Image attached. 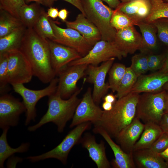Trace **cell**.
I'll return each mask as SVG.
<instances>
[{
    "label": "cell",
    "instance_id": "cell-1",
    "mask_svg": "<svg viewBox=\"0 0 168 168\" xmlns=\"http://www.w3.org/2000/svg\"><path fill=\"white\" fill-rule=\"evenodd\" d=\"M30 65L33 75L44 83H49L56 76L52 65L48 40L33 28H27L19 49Z\"/></svg>",
    "mask_w": 168,
    "mask_h": 168
},
{
    "label": "cell",
    "instance_id": "cell-2",
    "mask_svg": "<svg viewBox=\"0 0 168 168\" xmlns=\"http://www.w3.org/2000/svg\"><path fill=\"white\" fill-rule=\"evenodd\" d=\"M139 96V94L130 92L118 99L110 110H104L100 119L94 126L102 128L111 138H115L135 117Z\"/></svg>",
    "mask_w": 168,
    "mask_h": 168
},
{
    "label": "cell",
    "instance_id": "cell-3",
    "mask_svg": "<svg viewBox=\"0 0 168 168\" xmlns=\"http://www.w3.org/2000/svg\"><path fill=\"white\" fill-rule=\"evenodd\" d=\"M82 87L79 88L68 99L62 98L56 91L48 96V109L45 114L36 124L30 126L28 130L34 132L49 122L56 125L59 133H62L68 121L72 119L81 99L78 97Z\"/></svg>",
    "mask_w": 168,
    "mask_h": 168
},
{
    "label": "cell",
    "instance_id": "cell-4",
    "mask_svg": "<svg viewBox=\"0 0 168 168\" xmlns=\"http://www.w3.org/2000/svg\"><path fill=\"white\" fill-rule=\"evenodd\" d=\"M85 16L98 29L102 40L113 41L116 30L111 26L113 10L101 0H81Z\"/></svg>",
    "mask_w": 168,
    "mask_h": 168
},
{
    "label": "cell",
    "instance_id": "cell-5",
    "mask_svg": "<svg viewBox=\"0 0 168 168\" xmlns=\"http://www.w3.org/2000/svg\"><path fill=\"white\" fill-rule=\"evenodd\" d=\"M167 92H144L139 96L136 108L135 116L144 124H159L165 113Z\"/></svg>",
    "mask_w": 168,
    "mask_h": 168
},
{
    "label": "cell",
    "instance_id": "cell-6",
    "mask_svg": "<svg viewBox=\"0 0 168 168\" xmlns=\"http://www.w3.org/2000/svg\"><path fill=\"white\" fill-rule=\"evenodd\" d=\"M90 122L77 125L70 131L58 146L51 150L41 154L31 156L26 158L32 162H37L49 158H54L63 164H66L69 153L73 146L80 142L82 134L91 127Z\"/></svg>",
    "mask_w": 168,
    "mask_h": 168
},
{
    "label": "cell",
    "instance_id": "cell-7",
    "mask_svg": "<svg viewBox=\"0 0 168 168\" xmlns=\"http://www.w3.org/2000/svg\"><path fill=\"white\" fill-rule=\"evenodd\" d=\"M58 78L55 77L45 88L39 90H32L26 87L22 84L12 85L14 91L22 98L23 102L26 109L25 125H28L32 121H34L37 116L36 105L42 98L49 96L57 90Z\"/></svg>",
    "mask_w": 168,
    "mask_h": 168
},
{
    "label": "cell",
    "instance_id": "cell-8",
    "mask_svg": "<svg viewBox=\"0 0 168 168\" xmlns=\"http://www.w3.org/2000/svg\"><path fill=\"white\" fill-rule=\"evenodd\" d=\"M127 54L121 50L113 41L101 40L97 42L88 53L79 59L69 63L68 65L91 64L97 66L102 62L116 58L119 60Z\"/></svg>",
    "mask_w": 168,
    "mask_h": 168
},
{
    "label": "cell",
    "instance_id": "cell-9",
    "mask_svg": "<svg viewBox=\"0 0 168 168\" xmlns=\"http://www.w3.org/2000/svg\"><path fill=\"white\" fill-rule=\"evenodd\" d=\"M88 65L86 64L71 66L67 64L59 72L57 75L58 77L56 92L62 98H69L78 90L77 82L86 75Z\"/></svg>",
    "mask_w": 168,
    "mask_h": 168
},
{
    "label": "cell",
    "instance_id": "cell-10",
    "mask_svg": "<svg viewBox=\"0 0 168 168\" xmlns=\"http://www.w3.org/2000/svg\"><path fill=\"white\" fill-rule=\"evenodd\" d=\"M115 58H112L104 62L99 66L91 64L87 66L86 71L87 77L84 82L93 84L92 96L94 102L97 105L110 89L108 83L105 82V79Z\"/></svg>",
    "mask_w": 168,
    "mask_h": 168
},
{
    "label": "cell",
    "instance_id": "cell-11",
    "mask_svg": "<svg viewBox=\"0 0 168 168\" xmlns=\"http://www.w3.org/2000/svg\"><path fill=\"white\" fill-rule=\"evenodd\" d=\"M55 36L52 41L75 49L82 56L87 54L93 46L77 30L58 26L49 18Z\"/></svg>",
    "mask_w": 168,
    "mask_h": 168
},
{
    "label": "cell",
    "instance_id": "cell-12",
    "mask_svg": "<svg viewBox=\"0 0 168 168\" xmlns=\"http://www.w3.org/2000/svg\"><path fill=\"white\" fill-rule=\"evenodd\" d=\"M23 102L11 95L6 93L0 96V128L2 129L17 126L20 116L26 112Z\"/></svg>",
    "mask_w": 168,
    "mask_h": 168
},
{
    "label": "cell",
    "instance_id": "cell-13",
    "mask_svg": "<svg viewBox=\"0 0 168 168\" xmlns=\"http://www.w3.org/2000/svg\"><path fill=\"white\" fill-rule=\"evenodd\" d=\"M8 67L11 85L28 83L34 76L30 65L19 50L8 53Z\"/></svg>",
    "mask_w": 168,
    "mask_h": 168
},
{
    "label": "cell",
    "instance_id": "cell-14",
    "mask_svg": "<svg viewBox=\"0 0 168 168\" xmlns=\"http://www.w3.org/2000/svg\"><path fill=\"white\" fill-rule=\"evenodd\" d=\"M103 111L94 102L89 87L77 107L69 127L88 122L94 125L99 121Z\"/></svg>",
    "mask_w": 168,
    "mask_h": 168
},
{
    "label": "cell",
    "instance_id": "cell-15",
    "mask_svg": "<svg viewBox=\"0 0 168 168\" xmlns=\"http://www.w3.org/2000/svg\"><path fill=\"white\" fill-rule=\"evenodd\" d=\"M47 40L49 47L51 63L56 76L69 63L82 57L75 49Z\"/></svg>",
    "mask_w": 168,
    "mask_h": 168
},
{
    "label": "cell",
    "instance_id": "cell-16",
    "mask_svg": "<svg viewBox=\"0 0 168 168\" xmlns=\"http://www.w3.org/2000/svg\"><path fill=\"white\" fill-rule=\"evenodd\" d=\"M144 126V124L135 116L131 122L123 128L115 138L125 152L133 153L134 146L140 138Z\"/></svg>",
    "mask_w": 168,
    "mask_h": 168
},
{
    "label": "cell",
    "instance_id": "cell-17",
    "mask_svg": "<svg viewBox=\"0 0 168 168\" xmlns=\"http://www.w3.org/2000/svg\"><path fill=\"white\" fill-rule=\"evenodd\" d=\"M134 26L116 31L114 41L118 48L127 55L140 50L142 46V35Z\"/></svg>",
    "mask_w": 168,
    "mask_h": 168
},
{
    "label": "cell",
    "instance_id": "cell-18",
    "mask_svg": "<svg viewBox=\"0 0 168 168\" xmlns=\"http://www.w3.org/2000/svg\"><path fill=\"white\" fill-rule=\"evenodd\" d=\"M168 82V72L160 71L139 76L131 92L156 93L163 90L164 85Z\"/></svg>",
    "mask_w": 168,
    "mask_h": 168
},
{
    "label": "cell",
    "instance_id": "cell-19",
    "mask_svg": "<svg viewBox=\"0 0 168 168\" xmlns=\"http://www.w3.org/2000/svg\"><path fill=\"white\" fill-rule=\"evenodd\" d=\"M93 131L100 134L110 146L114 154L115 158L111 162L115 168H135L136 167L133 156V153L125 152L120 146L113 141L111 137L102 128L94 126Z\"/></svg>",
    "mask_w": 168,
    "mask_h": 168
},
{
    "label": "cell",
    "instance_id": "cell-20",
    "mask_svg": "<svg viewBox=\"0 0 168 168\" xmlns=\"http://www.w3.org/2000/svg\"><path fill=\"white\" fill-rule=\"evenodd\" d=\"M83 147L86 149L89 156L95 162L98 168H109L110 164L105 153V143L101 141L100 143L96 141L95 136L86 133L80 142Z\"/></svg>",
    "mask_w": 168,
    "mask_h": 168
},
{
    "label": "cell",
    "instance_id": "cell-21",
    "mask_svg": "<svg viewBox=\"0 0 168 168\" xmlns=\"http://www.w3.org/2000/svg\"><path fill=\"white\" fill-rule=\"evenodd\" d=\"M65 22L67 28L77 30L92 46L102 39L97 27L82 13L79 14L74 21H66Z\"/></svg>",
    "mask_w": 168,
    "mask_h": 168
},
{
    "label": "cell",
    "instance_id": "cell-22",
    "mask_svg": "<svg viewBox=\"0 0 168 168\" xmlns=\"http://www.w3.org/2000/svg\"><path fill=\"white\" fill-rule=\"evenodd\" d=\"M151 9L150 0H133L121 2L115 9L128 15L138 23L144 21Z\"/></svg>",
    "mask_w": 168,
    "mask_h": 168
},
{
    "label": "cell",
    "instance_id": "cell-23",
    "mask_svg": "<svg viewBox=\"0 0 168 168\" xmlns=\"http://www.w3.org/2000/svg\"><path fill=\"white\" fill-rule=\"evenodd\" d=\"M133 156L136 167L168 168V163L158 154L150 148L134 151Z\"/></svg>",
    "mask_w": 168,
    "mask_h": 168
},
{
    "label": "cell",
    "instance_id": "cell-24",
    "mask_svg": "<svg viewBox=\"0 0 168 168\" xmlns=\"http://www.w3.org/2000/svg\"><path fill=\"white\" fill-rule=\"evenodd\" d=\"M144 124V130L134 146L133 152L150 148L163 132L158 124L150 122Z\"/></svg>",
    "mask_w": 168,
    "mask_h": 168
},
{
    "label": "cell",
    "instance_id": "cell-25",
    "mask_svg": "<svg viewBox=\"0 0 168 168\" xmlns=\"http://www.w3.org/2000/svg\"><path fill=\"white\" fill-rule=\"evenodd\" d=\"M139 28L142 39V45L141 52L147 54L156 49L157 47V30L152 23L144 21L138 22L137 25Z\"/></svg>",
    "mask_w": 168,
    "mask_h": 168
},
{
    "label": "cell",
    "instance_id": "cell-26",
    "mask_svg": "<svg viewBox=\"0 0 168 168\" xmlns=\"http://www.w3.org/2000/svg\"><path fill=\"white\" fill-rule=\"evenodd\" d=\"M26 29L23 26L0 38V54L19 50Z\"/></svg>",
    "mask_w": 168,
    "mask_h": 168
},
{
    "label": "cell",
    "instance_id": "cell-27",
    "mask_svg": "<svg viewBox=\"0 0 168 168\" xmlns=\"http://www.w3.org/2000/svg\"><path fill=\"white\" fill-rule=\"evenodd\" d=\"M9 128L2 130L0 137V168H3L4 163L6 159L16 153H22L27 152L30 147L29 142L23 143L16 148H13L9 146L7 139V134Z\"/></svg>",
    "mask_w": 168,
    "mask_h": 168
},
{
    "label": "cell",
    "instance_id": "cell-28",
    "mask_svg": "<svg viewBox=\"0 0 168 168\" xmlns=\"http://www.w3.org/2000/svg\"><path fill=\"white\" fill-rule=\"evenodd\" d=\"M44 10L38 3L26 4L20 10L19 18L26 28H33Z\"/></svg>",
    "mask_w": 168,
    "mask_h": 168
},
{
    "label": "cell",
    "instance_id": "cell-29",
    "mask_svg": "<svg viewBox=\"0 0 168 168\" xmlns=\"http://www.w3.org/2000/svg\"><path fill=\"white\" fill-rule=\"evenodd\" d=\"M23 26H24L20 19L0 9V38Z\"/></svg>",
    "mask_w": 168,
    "mask_h": 168
},
{
    "label": "cell",
    "instance_id": "cell-30",
    "mask_svg": "<svg viewBox=\"0 0 168 168\" xmlns=\"http://www.w3.org/2000/svg\"><path fill=\"white\" fill-rule=\"evenodd\" d=\"M33 28L39 35L44 39L52 40L55 38L49 18L44 10Z\"/></svg>",
    "mask_w": 168,
    "mask_h": 168
},
{
    "label": "cell",
    "instance_id": "cell-31",
    "mask_svg": "<svg viewBox=\"0 0 168 168\" xmlns=\"http://www.w3.org/2000/svg\"><path fill=\"white\" fill-rule=\"evenodd\" d=\"M138 78L130 67H127L115 95L116 98H120L130 93Z\"/></svg>",
    "mask_w": 168,
    "mask_h": 168
},
{
    "label": "cell",
    "instance_id": "cell-32",
    "mask_svg": "<svg viewBox=\"0 0 168 168\" xmlns=\"http://www.w3.org/2000/svg\"><path fill=\"white\" fill-rule=\"evenodd\" d=\"M150 13L144 22L152 23L161 18H168V3L162 0H150Z\"/></svg>",
    "mask_w": 168,
    "mask_h": 168
},
{
    "label": "cell",
    "instance_id": "cell-33",
    "mask_svg": "<svg viewBox=\"0 0 168 168\" xmlns=\"http://www.w3.org/2000/svg\"><path fill=\"white\" fill-rule=\"evenodd\" d=\"M127 67L121 63L113 64L109 72L108 84L113 92H116L125 72Z\"/></svg>",
    "mask_w": 168,
    "mask_h": 168
},
{
    "label": "cell",
    "instance_id": "cell-34",
    "mask_svg": "<svg viewBox=\"0 0 168 168\" xmlns=\"http://www.w3.org/2000/svg\"><path fill=\"white\" fill-rule=\"evenodd\" d=\"M138 23L128 15L116 9L113 10L110 20L112 26L116 31L134 26Z\"/></svg>",
    "mask_w": 168,
    "mask_h": 168
},
{
    "label": "cell",
    "instance_id": "cell-35",
    "mask_svg": "<svg viewBox=\"0 0 168 168\" xmlns=\"http://www.w3.org/2000/svg\"><path fill=\"white\" fill-rule=\"evenodd\" d=\"M8 53L0 54V94L7 93L10 90L8 70Z\"/></svg>",
    "mask_w": 168,
    "mask_h": 168
},
{
    "label": "cell",
    "instance_id": "cell-36",
    "mask_svg": "<svg viewBox=\"0 0 168 168\" xmlns=\"http://www.w3.org/2000/svg\"><path fill=\"white\" fill-rule=\"evenodd\" d=\"M138 77L149 71L147 54L141 52L132 58L130 67Z\"/></svg>",
    "mask_w": 168,
    "mask_h": 168
},
{
    "label": "cell",
    "instance_id": "cell-37",
    "mask_svg": "<svg viewBox=\"0 0 168 168\" xmlns=\"http://www.w3.org/2000/svg\"><path fill=\"white\" fill-rule=\"evenodd\" d=\"M26 4L25 0H0V9L19 18L20 10Z\"/></svg>",
    "mask_w": 168,
    "mask_h": 168
},
{
    "label": "cell",
    "instance_id": "cell-38",
    "mask_svg": "<svg viewBox=\"0 0 168 168\" xmlns=\"http://www.w3.org/2000/svg\"><path fill=\"white\" fill-rule=\"evenodd\" d=\"M152 23L156 28L159 40L168 47V18H159Z\"/></svg>",
    "mask_w": 168,
    "mask_h": 168
},
{
    "label": "cell",
    "instance_id": "cell-39",
    "mask_svg": "<svg viewBox=\"0 0 168 168\" xmlns=\"http://www.w3.org/2000/svg\"><path fill=\"white\" fill-rule=\"evenodd\" d=\"M165 54H150L147 55L149 71L154 72L162 67L165 59Z\"/></svg>",
    "mask_w": 168,
    "mask_h": 168
},
{
    "label": "cell",
    "instance_id": "cell-40",
    "mask_svg": "<svg viewBox=\"0 0 168 168\" xmlns=\"http://www.w3.org/2000/svg\"><path fill=\"white\" fill-rule=\"evenodd\" d=\"M168 148V134L163 132L150 148L158 154L162 152Z\"/></svg>",
    "mask_w": 168,
    "mask_h": 168
},
{
    "label": "cell",
    "instance_id": "cell-41",
    "mask_svg": "<svg viewBox=\"0 0 168 168\" xmlns=\"http://www.w3.org/2000/svg\"><path fill=\"white\" fill-rule=\"evenodd\" d=\"M57 0H43V5L46 7H51L54 2ZM72 5L77 8L85 16V12L81 0H63Z\"/></svg>",
    "mask_w": 168,
    "mask_h": 168
},
{
    "label": "cell",
    "instance_id": "cell-42",
    "mask_svg": "<svg viewBox=\"0 0 168 168\" xmlns=\"http://www.w3.org/2000/svg\"><path fill=\"white\" fill-rule=\"evenodd\" d=\"M159 125L163 132L168 134V113L165 112L164 113Z\"/></svg>",
    "mask_w": 168,
    "mask_h": 168
},
{
    "label": "cell",
    "instance_id": "cell-43",
    "mask_svg": "<svg viewBox=\"0 0 168 168\" xmlns=\"http://www.w3.org/2000/svg\"><path fill=\"white\" fill-rule=\"evenodd\" d=\"M58 12L57 8L51 7L47 10V16L49 17L55 19L58 16Z\"/></svg>",
    "mask_w": 168,
    "mask_h": 168
},
{
    "label": "cell",
    "instance_id": "cell-44",
    "mask_svg": "<svg viewBox=\"0 0 168 168\" xmlns=\"http://www.w3.org/2000/svg\"><path fill=\"white\" fill-rule=\"evenodd\" d=\"M106 2L110 7L112 8H117L121 3L119 0H101Z\"/></svg>",
    "mask_w": 168,
    "mask_h": 168
},
{
    "label": "cell",
    "instance_id": "cell-45",
    "mask_svg": "<svg viewBox=\"0 0 168 168\" xmlns=\"http://www.w3.org/2000/svg\"><path fill=\"white\" fill-rule=\"evenodd\" d=\"M159 71L163 72H168V51L165 54V56L163 65Z\"/></svg>",
    "mask_w": 168,
    "mask_h": 168
},
{
    "label": "cell",
    "instance_id": "cell-46",
    "mask_svg": "<svg viewBox=\"0 0 168 168\" xmlns=\"http://www.w3.org/2000/svg\"><path fill=\"white\" fill-rule=\"evenodd\" d=\"M68 13L66 9H62L59 11L58 17L62 21L65 22L66 21Z\"/></svg>",
    "mask_w": 168,
    "mask_h": 168
},
{
    "label": "cell",
    "instance_id": "cell-47",
    "mask_svg": "<svg viewBox=\"0 0 168 168\" xmlns=\"http://www.w3.org/2000/svg\"><path fill=\"white\" fill-rule=\"evenodd\" d=\"M104 101L114 104L116 101L117 98L115 95H114L112 93L109 94L103 97Z\"/></svg>",
    "mask_w": 168,
    "mask_h": 168
},
{
    "label": "cell",
    "instance_id": "cell-48",
    "mask_svg": "<svg viewBox=\"0 0 168 168\" xmlns=\"http://www.w3.org/2000/svg\"><path fill=\"white\" fill-rule=\"evenodd\" d=\"M113 104L104 101L103 103L102 107L104 110L109 111L112 108Z\"/></svg>",
    "mask_w": 168,
    "mask_h": 168
},
{
    "label": "cell",
    "instance_id": "cell-49",
    "mask_svg": "<svg viewBox=\"0 0 168 168\" xmlns=\"http://www.w3.org/2000/svg\"><path fill=\"white\" fill-rule=\"evenodd\" d=\"M158 154L168 163V148L162 152Z\"/></svg>",
    "mask_w": 168,
    "mask_h": 168
},
{
    "label": "cell",
    "instance_id": "cell-50",
    "mask_svg": "<svg viewBox=\"0 0 168 168\" xmlns=\"http://www.w3.org/2000/svg\"><path fill=\"white\" fill-rule=\"evenodd\" d=\"M25 1L26 4L33 1L42 5L43 3V0H25Z\"/></svg>",
    "mask_w": 168,
    "mask_h": 168
},
{
    "label": "cell",
    "instance_id": "cell-51",
    "mask_svg": "<svg viewBox=\"0 0 168 168\" xmlns=\"http://www.w3.org/2000/svg\"><path fill=\"white\" fill-rule=\"evenodd\" d=\"M168 113V92L167 93V95L166 101V107L165 109V113Z\"/></svg>",
    "mask_w": 168,
    "mask_h": 168
},
{
    "label": "cell",
    "instance_id": "cell-52",
    "mask_svg": "<svg viewBox=\"0 0 168 168\" xmlns=\"http://www.w3.org/2000/svg\"><path fill=\"white\" fill-rule=\"evenodd\" d=\"M162 89L163 90H164L166 91H168V82L164 85L163 86Z\"/></svg>",
    "mask_w": 168,
    "mask_h": 168
},
{
    "label": "cell",
    "instance_id": "cell-53",
    "mask_svg": "<svg viewBox=\"0 0 168 168\" xmlns=\"http://www.w3.org/2000/svg\"><path fill=\"white\" fill-rule=\"evenodd\" d=\"M133 0H121V2H126L131 1Z\"/></svg>",
    "mask_w": 168,
    "mask_h": 168
},
{
    "label": "cell",
    "instance_id": "cell-54",
    "mask_svg": "<svg viewBox=\"0 0 168 168\" xmlns=\"http://www.w3.org/2000/svg\"><path fill=\"white\" fill-rule=\"evenodd\" d=\"M164 2L168 3V0H162Z\"/></svg>",
    "mask_w": 168,
    "mask_h": 168
}]
</instances>
